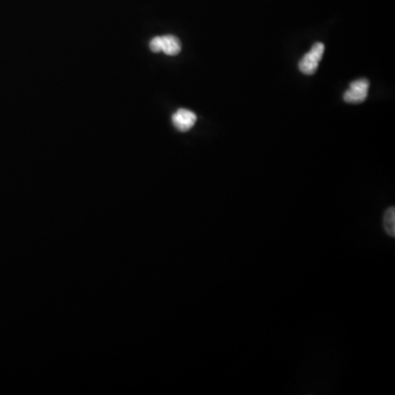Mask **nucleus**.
I'll return each instance as SVG.
<instances>
[{"label":"nucleus","instance_id":"nucleus-4","mask_svg":"<svg viewBox=\"0 0 395 395\" xmlns=\"http://www.w3.org/2000/svg\"><path fill=\"white\" fill-rule=\"evenodd\" d=\"M160 52L166 55L175 56L181 53V43L178 37L174 35H164L160 37Z\"/></svg>","mask_w":395,"mask_h":395},{"label":"nucleus","instance_id":"nucleus-2","mask_svg":"<svg viewBox=\"0 0 395 395\" xmlns=\"http://www.w3.org/2000/svg\"><path fill=\"white\" fill-rule=\"evenodd\" d=\"M370 82L366 78L351 82L347 91L344 93V100L348 104H361L368 97Z\"/></svg>","mask_w":395,"mask_h":395},{"label":"nucleus","instance_id":"nucleus-1","mask_svg":"<svg viewBox=\"0 0 395 395\" xmlns=\"http://www.w3.org/2000/svg\"><path fill=\"white\" fill-rule=\"evenodd\" d=\"M324 52H325V46L323 43L316 42L315 44H313L308 53L305 54L301 61L299 62L300 72L304 75L315 74L318 68V64L323 59Z\"/></svg>","mask_w":395,"mask_h":395},{"label":"nucleus","instance_id":"nucleus-5","mask_svg":"<svg viewBox=\"0 0 395 395\" xmlns=\"http://www.w3.org/2000/svg\"><path fill=\"white\" fill-rule=\"evenodd\" d=\"M383 228L387 235L391 237H395V209L390 207L385 211L383 215Z\"/></svg>","mask_w":395,"mask_h":395},{"label":"nucleus","instance_id":"nucleus-3","mask_svg":"<svg viewBox=\"0 0 395 395\" xmlns=\"http://www.w3.org/2000/svg\"><path fill=\"white\" fill-rule=\"evenodd\" d=\"M173 125L181 132L191 130L196 122V114L188 109H178L172 118Z\"/></svg>","mask_w":395,"mask_h":395},{"label":"nucleus","instance_id":"nucleus-6","mask_svg":"<svg viewBox=\"0 0 395 395\" xmlns=\"http://www.w3.org/2000/svg\"><path fill=\"white\" fill-rule=\"evenodd\" d=\"M149 48L153 50L154 53H159L160 52V37H155L151 39L149 42Z\"/></svg>","mask_w":395,"mask_h":395}]
</instances>
